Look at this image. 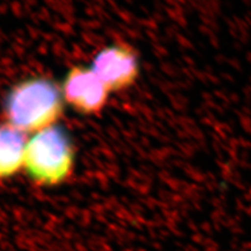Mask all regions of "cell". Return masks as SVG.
<instances>
[{"label":"cell","mask_w":251,"mask_h":251,"mask_svg":"<svg viewBox=\"0 0 251 251\" xmlns=\"http://www.w3.org/2000/svg\"><path fill=\"white\" fill-rule=\"evenodd\" d=\"M63 110L62 89L46 76L25 78L13 86L3 101L7 123L25 134L56 125Z\"/></svg>","instance_id":"obj_1"},{"label":"cell","mask_w":251,"mask_h":251,"mask_svg":"<svg viewBox=\"0 0 251 251\" xmlns=\"http://www.w3.org/2000/svg\"><path fill=\"white\" fill-rule=\"evenodd\" d=\"M75 161L72 137L61 126L53 125L36 132L28 139L23 169L35 183L56 186L73 174Z\"/></svg>","instance_id":"obj_2"},{"label":"cell","mask_w":251,"mask_h":251,"mask_svg":"<svg viewBox=\"0 0 251 251\" xmlns=\"http://www.w3.org/2000/svg\"><path fill=\"white\" fill-rule=\"evenodd\" d=\"M91 69L109 92L121 91L135 83L139 75V61L132 47L112 44L99 51Z\"/></svg>","instance_id":"obj_3"},{"label":"cell","mask_w":251,"mask_h":251,"mask_svg":"<svg viewBox=\"0 0 251 251\" xmlns=\"http://www.w3.org/2000/svg\"><path fill=\"white\" fill-rule=\"evenodd\" d=\"M64 100L82 114H96L108 100L109 90L93 70L75 66L69 70L62 83Z\"/></svg>","instance_id":"obj_4"},{"label":"cell","mask_w":251,"mask_h":251,"mask_svg":"<svg viewBox=\"0 0 251 251\" xmlns=\"http://www.w3.org/2000/svg\"><path fill=\"white\" fill-rule=\"evenodd\" d=\"M28 139L9 123L0 124V180L9 179L25 168Z\"/></svg>","instance_id":"obj_5"}]
</instances>
